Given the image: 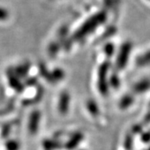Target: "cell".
<instances>
[{"instance_id": "obj_1", "label": "cell", "mask_w": 150, "mask_h": 150, "mask_svg": "<svg viewBox=\"0 0 150 150\" xmlns=\"http://www.w3.org/2000/svg\"><path fill=\"white\" fill-rule=\"evenodd\" d=\"M108 64H103L100 66L98 69V88L99 93L103 96H107L108 93L109 83L108 81Z\"/></svg>"}, {"instance_id": "obj_2", "label": "cell", "mask_w": 150, "mask_h": 150, "mask_svg": "<svg viewBox=\"0 0 150 150\" xmlns=\"http://www.w3.org/2000/svg\"><path fill=\"white\" fill-rule=\"evenodd\" d=\"M70 104V96L68 92H64L61 93L59 101V110L62 114H66L69 112Z\"/></svg>"}, {"instance_id": "obj_3", "label": "cell", "mask_w": 150, "mask_h": 150, "mask_svg": "<svg viewBox=\"0 0 150 150\" xmlns=\"http://www.w3.org/2000/svg\"><path fill=\"white\" fill-rule=\"evenodd\" d=\"M129 55V46H124L123 49L121 50L120 54L118 55V60H117V66L119 69H123L125 67V65L128 62Z\"/></svg>"}, {"instance_id": "obj_4", "label": "cell", "mask_w": 150, "mask_h": 150, "mask_svg": "<svg viewBox=\"0 0 150 150\" xmlns=\"http://www.w3.org/2000/svg\"><path fill=\"white\" fill-rule=\"evenodd\" d=\"M83 139V135L82 133H76L68 141V143L65 145V148L69 150L74 149L75 148L80 144Z\"/></svg>"}, {"instance_id": "obj_5", "label": "cell", "mask_w": 150, "mask_h": 150, "mask_svg": "<svg viewBox=\"0 0 150 150\" xmlns=\"http://www.w3.org/2000/svg\"><path fill=\"white\" fill-rule=\"evenodd\" d=\"M150 89V80L149 79H143L138 82L133 87V90L135 93H144L146 91Z\"/></svg>"}, {"instance_id": "obj_6", "label": "cell", "mask_w": 150, "mask_h": 150, "mask_svg": "<svg viewBox=\"0 0 150 150\" xmlns=\"http://www.w3.org/2000/svg\"><path fill=\"white\" fill-rule=\"evenodd\" d=\"M134 101V98L131 94H126L121 98V100L119 101L118 106L119 108L121 109H127L128 108H129Z\"/></svg>"}, {"instance_id": "obj_7", "label": "cell", "mask_w": 150, "mask_h": 150, "mask_svg": "<svg viewBox=\"0 0 150 150\" xmlns=\"http://www.w3.org/2000/svg\"><path fill=\"white\" fill-rule=\"evenodd\" d=\"M87 107L89 112L91 113L93 116H97L98 114V105L96 104V103L93 100H88L87 103Z\"/></svg>"}, {"instance_id": "obj_8", "label": "cell", "mask_w": 150, "mask_h": 150, "mask_svg": "<svg viewBox=\"0 0 150 150\" xmlns=\"http://www.w3.org/2000/svg\"><path fill=\"white\" fill-rule=\"evenodd\" d=\"M150 64V52L148 54L143 55L142 57H140L139 59H138V64L141 65H146Z\"/></svg>"}, {"instance_id": "obj_9", "label": "cell", "mask_w": 150, "mask_h": 150, "mask_svg": "<svg viewBox=\"0 0 150 150\" xmlns=\"http://www.w3.org/2000/svg\"><path fill=\"white\" fill-rule=\"evenodd\" d=\"M38 122V112H36V113L33 115V117L32 118L31 124H30V128H31V129H32L33 131H35L36 129H37Z\"/></svg>"}, {"instance_id": "obj_10", "label": "cell", "mask_w": 150, "mask_h": 150, "mask_svg": "<svg viewBox=\"0 0 150 150\" xmlns=\"http://www.w3.org/2000/svg\"><path fill=\"white\" fill-rule=\"evenodd\" d=\"M109 83L112 86L113 88H118V86L120 84V81L116 76H112L110 79V81H109Z\"/></svg>"}, {"instance_id": "obj_11", "label": "cell", "mask_w": 150, "mask_h": 150, "mask_svg": "<svg viewBox=\"0 0 150 150\" xmlns=\"http://www.w3.org/2000/svg\"><path fill=\"white\" fill-rule=\"evenodd\" d=\"M8 18V12L5 8H0V21L5 20Z\"/></svg>"}, {"instance_id": "obj_12", "label": "cell", "mask_w": 150, "mask_h": 150, "mask_svg": "<svg viewBox=\"0 0 150 150\" xmlns=\"http://www.w3.org/2000/svg\"><path fill=\"white\" fill-rule=\"evenodd\" d=\"M132 145H133V140H132L131 136L129 135L125 140V149L127 150H130L132 148Z\"/></svg>"}, {"instance_id": "obj_13", "label": "cell", "mask_w": 150, "mask_h": 150, "mask_svg": "<svg viewBox=\"0 0 150 150\" xmlns=\"http://www.w3.org/2000/svg\"><path fill=\"white\" fill-rule=\"evenodd\" d=\"M64 76V72H63L62 70H56L55 74H54V77H55V79H56L57 80H59V79H63Z\"/></svg>"}, {"instance_id": "obj_14", "label": "cell", "mask_w": 150, "mask_h": 150, "mask_svg": "<svg viewBox=\"0 0 150 150\" xmlns=\"http://www.w3.org/2000/svg\"><path fill=\"white\" fill-rule=\"evenodd\" d=\"M142 140L143 142L144 143H149L150 141V131L149 132H147V133H144V134H142Z\"/></svg>"}, {"instance_id": "obj_15", "label": "cell", "mask_w": 150, "mask_h": 150, "mask_svg": "<svg viewBox=\"0 0 150 150\" xmlns=\"http://www.w3.org/2000/svg\"><path fill=\"white\" fill-rule=\"evenodd\" d=\"M150 123V111L146 115L144 118V124H149Z\"/></svg>"}, {"instance_id": "obj_16", "label": "cell", "mask_w": 150, "mask_h": 150, "mask_svg": "<svg viewBox=\"0 0 150 150\" xmlns=\"http://www.w3.org/2000/svg\"><path fill=\"white\" fill-rule=\"evenodd\" d=\"M147 150H150V147H149V149H147Z\"/></svg>"}, {"instance_id": "obj_17", "label": "cell", "mask_w": 150, "mask_h": 150, "mask_svg": "<svg viewBox=\"0 0 150 150\" xmlns=\"http://www.w3.org/2000/svg\"><path fill=\"white\" fill-rule=\"evenodd\" d=\"M149 107H150V103H149Z\"/></svg>"}]
</instances>
